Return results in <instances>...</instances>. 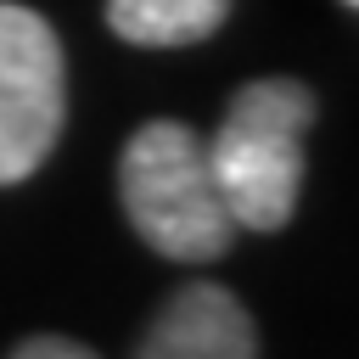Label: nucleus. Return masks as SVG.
<instances>
[{
    "instance_id": "4",
    "label": "nucleus",
    "mask_w": 359,
    "mask_h": 359,
    "mask_svg": "<svg viewBox=\"0 0 359 359\" xmlns=\"http://www.w3.org/2000/svg\"><path fill=\"white\" fill-rule=\"evenodd\" d=\"M135 359H258V325L230 286L196 280L157 309Z\"/></svg>"
},
{
    "instance_id": "5",
    "label": "nucleus",
    "mask_w": 359,
    "mask_h": 359,
    "mask_svg": "<svg viewBox=\"0 0 359 359\" xmlns=\"http://www.w3.org/2000/svg\"><path fill=\"white\" fill-rule=\"evenodd\" d=\"M230 17V0H107V22L118 39L146 50L202 45Z\"/></svg>"
},
{
    "instance_id": "7",
    "label": "nucleus",
    "mask_w": 359,
    "mask_h": 359,
    "mask_svg": "<svg viewBox=\"0 0 359 359\" xmlns=\"http://www.w3.org/2000/svg\"><path fill=\"white\" fill-rule=\"evenodd\" d=\"M342 6H359V0H342Z\"/></svg>"
},
{
    "instance_id": "1",
    "label": "nucleus",
    "mask_w": 359,
    "mask_h": 359,
    "mask_svg": "<svg viewBox=\"0 0 359 359\" xmlns=\"http://www.w3.org/2000/svg\"><path fill=\"white\" fill-rule=\"evenodd\" d=\"M118 196L135 236L174 264H213L241 236L219 196L208 140L174 118H151L129 135L118 157Z\"/></svg>"
},
{
    "instance_id": "3",
    "label": "nucleus",
    "mask_w": 359,
    "mask_h": 359,
    "mask_svg": "<svg viewBox=\"0 0 359 359\" xmlns=\"http://www.w3.org/2000/svg\"><path fill=\"white\" fill-rule=\"evenodd\" d=\"M67 123V62L56 28L17 0H0V185L28 180Z\"/></svg>"
},
{
    "instance_id": "2",
    "label": "nucleus",
    "mask_w": 359,
    "mask_h": 359,
    "mask_svg": "<svg viewBox=\"0 0 359 359\" xmlns=\"http://www.w3.org/2000/svg\"><path fill=\"white\" fill-rule=\"evenodd\" d=\"M314 129V90L303 79H252L230 95L208 163L236 230H280L303 191V140Z\"/></svg>"
},
{
    "instance_id": "6",
    "label": "nucleus",
    "mask_w": 359,
    "mask_h": 359,
    "mask_svg": "<svg viewBox=\"0 0 359 359\" xmlns=\"http://www.w3.org/2000/svg\"><path fill=\"white\" fill-rule=\"evenodd\" d=\"M11 359H101V353H95V348H84V342H73V337L39 331V337L17 342V348H11Z\"/></svg>"
}]
</instances>
